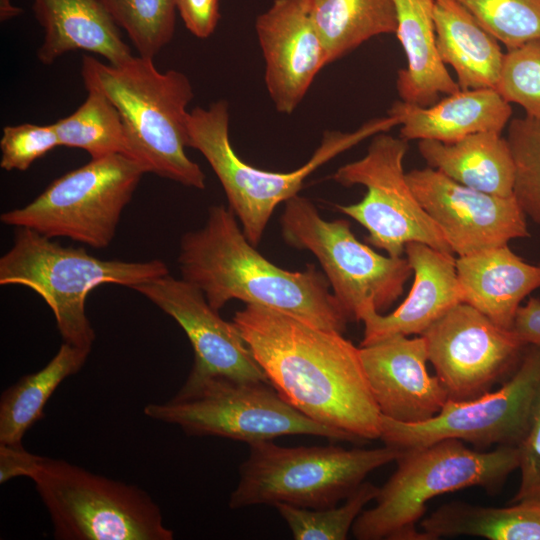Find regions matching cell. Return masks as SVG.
<instances>
[{
  "instance_id": "6da1fadb",
  "label": "cell",
  "mask_w": 540,
  "mask_h": 540,
  "mask_svg": "<svg viewBox=\"0 0 540 540\" xmlns=\"http://www.w3.org/2000/svg\"><path fill=\"white\" fill-rule=\"evenodd\" d=\"M233 322L271 386L295 409L352 442L380 438L382 415L360 350L342 333L255 304L236 311Z\"/></svg>"
},
{
  "instance_id": "7a4b0ae2",
  "label": "cell",
  "mask_w": 540,
  "mask_h": 540,
  "mask_svg": "<svg viewBox=\"0 0 540 540\" xmlns=\"http://www.w3.org/2000/svg\"><path fill=\"white\" fill-rule=\"evenodd\" d=\"M236 218L229 207L213 205L205 225L182 236V278L197 286L216 311L238 299L343 333L350 318L326 276L313 264L294 272L274 265L248 241Z\"/></svg>"
},
{
  "instance_id": "3957f363",
  "label": "cell",
  "mask_w": 540,
  "mask_h": 540,
  "mask_svg": "<svg viewBox=\"0 0 540 540\" xmlns=\"http://www.w3.org/2000/svg\"><path fill=\"white\" fill-rule=\"evenodd\" d=\"M86 89L104 94L118 110L128 142V157L146 171L187 187L205 188V174L185 153L187 106L193 98L182 72L159 71L152 58L131 56L113 65L84 55Z\"/></svg>"
},
{
  "instance_id": "277c9868",
  "label": "cell",
  "mask_w": 540,
  "mask_h": 540,
  "mask_svg": "<svg viewBox=\"0 0 540 540\" xmlns=\"http://www.w3.org/2000/svg\"><path fill=\"white\" fill-rule=\"evenodd\" d=\"M397 468L379 488L376 505L362 511L352 532L359 540H429L417 528L427 502L447 492L479 486L500 489L519 467L516 446L472 450L457 439L401 450Z\"/></svg>"
},
{
  "instance_id": "5b68a950",
  "label": "cell",
  "mask_w": 540,
  "mask_h": 540,
  "mask_svg": "<svg viewBox=\"0 0 540 540\" xmlns=\"http://www.w3.org/2000/svg\"><path fill=\"white\" fill-rule=\"evenodd\" d=\"M167 274L166 263L159 259L104 260L25 227L17 228L12 247L0 258V284L36 292L53 312L63 341L88 351L95 331L85 303L93 289L106 283L134 289Z\"/></svg>"
},
{
  "instance_id": "8992f818",
  "label": "cell",
  "mask_w": 540,
  "mask_h": 540,
  "mask_svg": "<svg viewBox=\"0 0 540 540\" xmlns=\"http://www.w3.org/2000/svg\"><path fill=\"white\" fill-rule=\"evenodd\" d=\"M399 125L387 115L372 119L352 132L325 131L319 147L304 165L290 172H272L242 161L229 139V108L218 100L208 108L196 107L188 116L187 147L198 150L218 177L248 241L255 247L277 205L301 190L317 168L364 139Z\"/></svg>"
},
{
  "instance_id": "52a82bcc",
  "label": "cell",
  "mask_w": 540,
  "mask_h": 540,
  "mask_svg": "<svg viewBox=\"0 0 540 540\" xmlns=\"http://www.w3.org/2000/svg\"><path fill=\"white\" fill-rule=\"evenodd\" d=\"M239 467V482L229 507L284 503L323 509L336 506L364 482L373 470L395 461L401 450L338 446H279L273 440L249 444Z\"/></svg>"
},
{
  "instance_id": "ba28073f",
  "label": "cell",
  "mask_w": 540,
  "mask_h": 540,
  "mask_svg": "<svg viewBox=\"0 0 540 540\" xmlns=\"http://www.w3.org/2000/svg\"><path fill=\"white\" fill-rule=\"evenodd\" d=\"M58 540H172L159 506L141 488L62 459L42 457L30 477Z\"/></svg>"
},
{
  "instance_id": "9c48e42d",
  "label": "cell",
  "mask_w": 540,
  "mask_h": 540,
  "mask_svg": "<svg viewBox=\"0 0 540 540\" xmlns=\"http://www.w3.org/2000/svg\"><path fill=\"white\" fill-rule=\"evenodd\" d=\"M268 384L225 377L187 379L171 400L150 403L144 413L153 420L177 425L188 435L218 436L248 444L296 434L351 441L345 433L295 409Z\"/></svg>"
},
{
  "instance_id": "30bf717a",
  "label": "cell",
  "mask_w": 540,
  "mask_h": 540,
  "mask_svg": "<svg viewBox=\"0 0 540 540\" xmlns=\"http://www.w3.org/2000/svg\"><path fill=\"white\" fill-rule=\"evenodd\" d=\"M281 232L291 247L318 259L333 294L350 320L386 311L404 292L413 270L407 258L384 256L358 241L347 220H325L307 198L285 202Z\"/></svg>"
},
{
  "instance_id": "8fae6325",
  "label": "cell",
  "mask_w": 540,
  "mask_h": 540,
  "mask_svg": "<svg viewBox=\"0 0 540 540\" xmlns=\"http://www.w3.org/2000/svg\"><path fill=\"white\" fill-rule=\"evenodd\" d=\"M145 173L137 161L123 154L94 158L54 180L29 204L2 213L0 220L49 238L106 248Z\"/></svg>"
},
{
  "instance_id": "7c38bea8",
  "label": "cell",
  "mask_w": 540,
  "mask_h": 540,
  "mask_svg": "<svg viewBox=\"0 0 540 540\" xmlns=\"http://www.w3.org/2000/svg\"><path fill=\"white\" fill-rule=\"evenodd\" d=\"M408 148L402 137L376 134L364 157L341 166L333 175L343 186H364L366 194L358 203L336 207L366 228V241L389 256L401 257L410 242L453 254L407 181L403 160Z\"/></svg>"
},
{
  "instance_id": "4fadbf2b",
  "label": "cell",
  "mask_w": 540,
  "mask_h": 540,
  "mask_svg": "<svg viewBox=\"0 0 540 540\" xmlns=\"http://www.w3.org/2000/svg\"><path fill=\"white\" fill-rule=\"evenodd\" d=\"M540 385V348L528 345L514 374L493 392L470 400L448 399L431 419L407 424L381 416L380 438L398 450L424 447L445 439L476 447L518 446L529 425Z\"/></svg>"
},
{
  "instance_id": "5bb4252c",
  "label": "cell",
  "mask_w": 540,
  "mask_h": 540,
  "mask_svg": "<svg viewBox=\"0 0 540 540\" xmlns=\"http://www.w3.org/2000/svg\"><path fill=\"white\" fill-rule=\"evenodd\" d=\"M422 336L428 361L449 399L470 400L507 381L528 347L512 329L461 302L431 325Z\"/></svg>"
},
{
  "instance_id": "9a60e30c",
  "label": "cell",
  "mask_w": 540,
  "mask_h": 540,
  "mask_svg": "<svg viewBox=\"0 0 540 540\" xmlns=\"http://www.w3.org/2000/svg\"><path fill=\"white\" fill-rule=\"evenodd\" d=\"M406 178L458 257L530 236L526 215L514 196L467 187L431 167L413 169Z\"/></svg>"
},
{
  "instance_id": "2e32d148",
  "label": "cell",
  "mask_w": 540,
  "mask_h": 540,
  "mask_svg": "<svg viewBox=\"0 0 540 540\" xmlns=\"http://www.w3.org/2000/svg\"><path fill=\"white\" fill-rule=\"evenodd\" d=\"M134 290L172 317L186 333L195 355L187 379L225 377L269 383L237 326L222 319L197 286L167 274Z\"/></svg>"
},
{
  "instance_id": "e0dca14e",
  "label": "cell",
  "mask_w": 540,
  "mask_h": 540,
  "mask_svg": "<svg viewBox=\"0 0 540 540\" xmlns=\"http://www.w3.org/2000/svg\"><path fill=\"white\" fill-rule=\"evenodd\" d=\"M255 30L269 96L278 112L291 114L329 64L307 1L274 0L256 18Z\"/></svg>"
},
{
  "instance_id": "ac0fdd59",
  "label": "cell",
  "mask_w": 540,
  "mask_h": 540,
  "mask_svg": "<svg viewBox=\"0 0 540 540\" xmlns=\"http://www.w3.org/2000/svg\"><path fill=\"white\" fill-rule=\"evenodd\" d=\"M363 368L382 416L416 424L437 415L449 399L426 367L428 350L420 335L392 336L359 348Z\"/></svg>"
},
{
  "instance_id": "d6986e66",
  "label": "cell",
  "mask_w": 540,
  "mask_h": 540,
  "mask_svg": "<svg viewBox=\"0 0 540 540\" xmlns=\"http://www.w3.org/2000/svg\"><path fill=\"white\" fill-rule=\"evenodd\" d=\"M404 253L414 274L410 292L393 312L383 315L371 309L362 316L365 328L360 347L397 335H422L462 302L452 254L419 242L406 244Z\"/></svg>"
},
{
  "instance_id": "ffe728a7",
  "label": "cell",
  "mask_w": 540,
  "mask_h": 540,
  "mask_svg": "<svg viewBox=\"0 0 540 540\" xmlns=\"http://www.w3.org/2000/svg\"><path fill=\"white\" fill-rule=\"evenodd\" d=\"M462 302L497 325L512 329L521 302L540 287V265L516 255L508 245L456 258Z\"/></svg>"
},
{
  "instance_id": "44dd1931",
  "label": "cell",
  "mask_w": 540,
  "mask_h": 540,
  "mask_svg": "<svg viewBox=\"0 0 540 540\" xmlns=\"http://www.w3.org/2000/svg\"><path fill=\"white\" fill-rule=\"evenodd\" d=\"M388 115L398 119L400 137L407 141L452 143L479 132L501 134L512 108L495 89H460L427 107L396 101Z\"/></svg>"
},
{
  "instance_id": "7402d4cb",
  "label": "cell",
  "mask_w": 540,
  "mask_h": 540,
  "mask_svg": "<svg viewBox=\"0 0 540 540\" xmlns=\"http://www.w3.org/2000/svg\"><path fill=\"white\" fill-rule=\"evenodd\" d=\"M32 9L44 33L37 51L43 64L74 50L96 53L113 65L133 56L100 0H33Z\"/></svg>"
},
{
  "instance_id": "603a6c76",
  "label": "cell",
  "mask_w": 540,
  "mask_h": 540,
  "mask_svg": "<svg viewBox=\"0 0 540 540\" xmlns=\"http://www.w3.org/2000/svg\"><path fill=\"white\" fill-rule=\"evenodd\" d=\"M396 36L404 50L407 66L397 74L396 88L401 101L427 107L439 94L460 90L441 61L436 46L433 0H393Z\"/></svg>"
},
{
  "instance_id": "cb8c5ba5",
  "label": "cell",
  "mask_w": 540,
  "mask_h": 540,
  "mask_svg": "<svg viewBox=\"0 0 540 540\" xmlns=\"http://www.w3.org/2000/svg\"><path fill=\"white\" fill-rule=\"evenodd\" d=\"M436 46L462 90H496L504 53L491 34L457 0H433Z\"/></svg>"
},
{
  "instance_id": "d4e9b609",
  "label": "cell",
  "mask_w": 540,
  "mask_h": 540,
  "mask_svg": "<svg viewBox=\"0 0 540 540\" xmlns=\"http://www.w3.org/2000/svg\"><path fill=\"white\" fill-rule=\"evenodd\" d=\"M418 150L428 167L467 187L501 197L513 196L514 165L506 138L479 132L456 142L423 139Z\"/></svg>"
},
{
  "instance_id": "484cf974",
  "label": "cell",
  "mask_w": 540,
  "mask_h": 540,
  "mask_svg": "<svg viewBox=\"0 0 540 540\" xmlns=\"http://www.w3.org/2000/svg\"><path fill=\"white\" fill-rule=\"evenodd\" d=\"M429 540L477 536L489 540H540V502L521 501L509 507L450 502L420 521Z\"/></svg>"
},
{
  "instance_id": "4316f807",
  "label": "cell",
  "mask_w": 540,
  "mask_h": 540,
  "mask_svg": "<svg viewBox=\"0 0 540 540\" xmlns=\"http://www.w3.org/2000/svg\"><path fill=\"white\" fill-rule=\"evenodd\" d=\"M91 351L63 342L39 371L20 378L0 398V444H22L24 434L42 419L57 387L85 364Z\"/></svg>"
},
{
  "instance_id": "83f0119b",
  "label": "cell",
  "mask_w": 540,
  "mask_h": 540,
  "mask_svg": "<svg viewBox=\"0 0 540 540\" xmlns=\"http://www.w3.org/2000/svg\"><path fill=\"white\" fill-rule=\"evenodd\" d=\"M325 47L328 63L350 53L365 41L395 33L393 0H306Z\"/></svg>"
},
{
  "instance_id": "f1b7e54d",
  "label": "cell",
  "mask_w": 540,
  "mask_h": 540,
  "mask_svg": "<svg viewBox=\"0 0 540 540\" xmlns=\"http://www.w3.org/2000/svg\"><path fill=\"white\" fill-rule=\"evenodd\" d=\"M88 96L69 116L53 123L60 146L83 149L92 159L112 154L128 156V142L120 114L101 92Z\"/></svg>"
},
{
  "instance_id": "f546056e",
  "label": "cell",
  "mask_w": 540,
  "mask_h": 540,
  "mask_svg": "<svg viewBox=\"0 0 540 540\" xmlns=\"http://www.w3.org/2000/svg\"><path fill=\"white\" fill-rule=\"evenodd\" d=\"M139 56L154 58L173 38L175 0H100Z\"/></svg>"
},
{
  "instance_id": "4dcf8cb0",
  "label": "cell",
  "mask_w": 540,
  "mask_h": 540,
  "mask_svg": "<svg viewBox=\"0 0 540 540\" xmlns=\"http://www.w3.org/2000/svg\"><path fill=\"white\" fill-rule=\"evenodd\" d=\"M378 492L379 487L364 481L339 507L310 509L278 503L275 508L296 540H345L363 507Z\"/></svg>"
},
{
  "instance_id": "1f68e13d",
  "label": "cell",
  "mask_w": 540,
  "mask_h": 540,
  "mask_svg": "<svg viewBox=\"0 0 540 540\" xmlns=\"http://www.w3.org/2000/svg\"><path fill=\"white\" fill-rule=\"evenodd\" d=\"M506 140L514 165L513 196L526 217L540 225V118H512Z\"/></svg>"
},
{
  "instance_id": "d6a6232c",
  "label": "cell",
  "mask_w": 540,
  "mask_h": 540,
  "mask_svg": "<svg viewBox=\"0 0 540 540\" xmlns=\"http://www.w3.org/2000/svg\"><path fill=\"white\" fill-rule=\"evenodd\" d=\"M508 49L540 39V0H457Z\"/></svg>"
},
{
  "instance_id": "836d02e7",
  "label": "cell",
  "mask_w": 540,
  "mask_h": 540,
  "mask_svg": "<svg viewBox=\"0 0 540 540\" xmlns=\"http://www.w3.org/2000/svg\"><path fill=\"white\" fill-rule=\"evenodd\" d=\"M496 90L508 103L520 105L526 115L540 118V39L504 53Z\"/></svg>"
},
{
  "instance_id": "e575fe53",
  "label": "cell",
  "mask_w": 540,
  "mask_h": 540,
  "mask_svg": "<svg viewBox=\"0 0 540 540\" xmlns=\"http://www.w3.org/2000/svg\"><path fill=\"white\" fill-rule=\"evenodd\" d=\"M57 146L60 142L53 124L5 126L0 140V167L6 171H25Z\"/></svg>"
},
{
  "instance_id": "d590c367",
  "label": "cell",
  "mask_w": 540,
  "mask_h": 540,
  "mask_svg": "<svg viewBox=\"0 0 540 540\" xmlns=\"http://www.w3.org/2000/svg\"><path fill=\"white\" fill-rule=\"evenodd\" d=\"M517 449L521 483L512 502H540V385L533 401L527 432Z\"/></svg>"
},
{
  "instance_id": "8d00e7d4",
  "label": "cell",
  "mask_w": 540,
  "mask_h": 540,
  "mask_svg": "<svg viewBox=\"0 0 540 540\" xmlns=\"http://www.w3.org/2000/svg\"><path fill=\"white\" fill-rule=\"evenodd\" d=\"M186 28L196 37L211 36L220 19L219 0H175Z\"/></svg>"
},
{
  "instance_id": "74e56055",
  "label": "cell",
  "mask_w": 540,
  "mask_h": 540,
  "mask_svg": "<svg viewBox=\"0 0 540 540\" xmlns=\"http://www.w3.org/2000/svg\"><path fill=\"white\" fill-rule=\"evenodd\" d=\"M42 457L27 451L22 444H0V483L18 476L31 477Z\"/></svg>"
},
{
  "instance_id": "f35d334b",
  "label": "cell",
  "mask_w": 540,
  "mask_h": 540,
  "mask_svg": "<svg viewBox=\"0 0 540 540\" xmlns=\"http://www.w3.org/2000/svg\"><path fill=\"white\" fill-rule=\"evenodd\" d=\"M512 330L526 345L540 348V299L531 297L517 311Z\"/></svg>"
},
{
  "instance_id": "ab89813d",
  "label": "cell",
  "mask_w": 540,
  "mask_h": 540,
  "mask_svg": "<svg viewBox=\"0 0 540 540\" xmlns=\"http://www.w3.org/2000/svg\"><path fill=\"white\" fill-rule=\"evenodd\" d=\"M22 12V10L13 5L12 0H0V19L1 21H7L16 17Z\"/></svg>"
}]
</instances>
